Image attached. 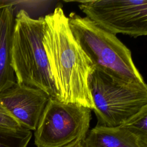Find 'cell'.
<instances>
[{"label":"cell","mask_w":147,"mask_h":147,"mask_svg":"<svg viewBox=\"0 0 147 147\" xmlns=\"http://www.w3.org/2000/svg\"><path fill=\"white\" fill-rule=\"evenodd\" d=\"M84 140L82 138L77 139L59 147H84Z\"/></svg>","instance_id":"cell-13"},{"label":"cell","mask_w":147,"mask_h":147,"mask_svg":"<svg viewBox=\"0 0 147 147\" xmlns=\"http://www.w3.org/2000/svg\"><path fill=\"white\" fill-rule=\"evenodd\" d=\"M42 43L59 101L94 108L88 84L95 67L81 48L61 6L44 17Z\"/></svg>","instance_id":"cell-1"},{"label":"cell","mask_w":147,"mask_h":147,"mask_svg":"<svg viewBox=\"0 0 147 147\" xmlns=\"http://www.w3.org/2000/svg\"><path fill=\"white\" fill-rule=\"evenodd\" d=\"M0 126L13 129L23 127L5 109L0 106Z\"/></svg>","instance_id":"cell-12"},{"label":"cell","mask_w":147,"mask_h":147,"mask_svg":"<svg viewBox=\"0 0 147 147\" xmlns=\"http://www.w3.org/2000/svg\"><path fill=\"white\" fill-rule=\"evenodd\" d=\"M84 147H147L145 142L126 128L95 126L88 131Z\"/></svg>","instance_id":"cell-9"},{"label":"cell","mask_w":147,"mask_h":147,"mask_svg":"<svg viewBox=\"0 0 147 147\" xmlns=\"http://www.w3.org/2000/svg\"><path fill=\"white\" fill-rule=\"evenodd\" d=\"M32 136V131L24 127L0 126V147H27Z\"/></svg>","instance_id":"cell-10"},{"label":"cell","mask_w":147,"mask_h":147,"mask_svg":"<svg viewBox=\"0 0 147 147\" xmlns=\"http://www.w3.org/2000/svg\"><path fill=\"white\" fill-rule=\"evenodd\" d=\"M15 7L11 1H0V93L17 83L11 65Z\"/></svg>","instance_id":"cell-8"},{"label":"cell","mask_w":147,"mask_h":147,"mask_svg":"<svg viewBox=\"0 0 147 147\" xmlns=\"http://www.w3.org/2000/svg\"><path fill=\"white\" fill-rule=\"evenodd\" d=\"M49 97L41 90L16 83L0 93V106L24 128H37Z\"/></svg>","instance_id":"cell-7"},{"label":"cell","mask_w":147,"mask_h":147,"mask_svg":"<svg viewBox=\"0 0 147 147\" xmlns=\"http://www.w3.org/2000/svg\"><path fill=\"white\" fill-rule=\"evenodd\" d=\"M88 84L97 126L118 127L147 105V86L117 81L94 68Z\"/></svg>","instance_id":"cell-4"},{"label":"cell","mask_w":147,"mask_h":147,"mask_svg":"<svg viewBox=\"0 0 147 147\" xmlns=\"http://www.w3.org/2000/svg\"><path fill=\"white\" fill-rule=\"evenodd\" d=\"M81 11L96 25L114 35L147 34V0L78 1Z\"/></svg>","instance_id":"cell-6"},{"label":"cell","mask_w":147,"mask_h":147,"mask_svg":"<svg viewBox=\"0 0 147 147\" xmlns=\"http://www.w3.org/2000/svg\"><path fill=\"white\" fill-rule=\"evenodd\" d=\"M147 105L132 116L121 126L145 142H147Z\"/></svg>","instance_id":"cell-11"},{"label":"cell","mask_w":147,"mask_h":147,"mask_svg":"<svg viewBox=\"0 0 147 147\" xmlns=\"http://www.w3.org/2000/svg\"><path fill=\"white\" fill-rule=\"evenodd\" d=\"M68 19L75 38L96 69L123 83H145L130 49L116 35L75 13H71Z\"/></svg>","instance_id":"cell-3"},{"label":"cell","mask_w":147,"mask_h":147,"mask_svg":"<svg viewBox=\"0 0 147 147\" xmlns=\"http://www.w3.org/2000/svg\"><path fill=\"white\" fill-rule=\"evenodd\" d=\"M91 118V109L49 98L34 130V143L37 147H59L84 139Z\"/></svg>","instance_id":"cell-5"},{"label":"cell","mask_w":147,"mask_h":147,"mask_svg":"<svg viewBox=\"0 0 147 147\" xmlns=\"http://www.w3.org/2000/svg\"><path fill=\"white\" fill-rule=\"evenodd\" d=\"M44 17L32 18L24 9L15 14L11 65L17 83L39 88L59 100L43 45Z\"/></svg>","instance_id":"cell-2"}]
</instances>
